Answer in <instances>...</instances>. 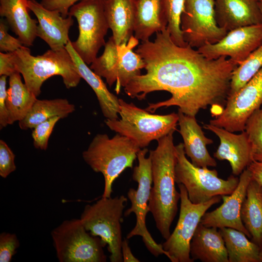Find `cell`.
<instances>
[{
	"mask_svg": "<svg viewBox=\"0 0 262 262\" xmlns=\"http://www.w3.org/2000/svg\"><path fill=\"white\" fill-rule=\"evenodd\" d=\"M145 63V74L133 78L124 87L131 98L141 100L156 91H165L170 98L149 103L145 109L154 113L172 106L196 116L209 106L220 113L227 103L231 76L238 65L226 57L210 59L189 45L174 43L167 29L156 33L154 41L142 42L135 50Z\"/></svg>",
	"mask_w": 262,
	"mask_h": 262,
	"instance_id": "1",
	"label": "cell"
},
{
	"mask_svg": "<svg viewBox=\"0 0 262 262\" xmlns=\"http://www.w3.org/2000/svg\"><path fill=\"white\" fill-rule=\"evenodd\" d=\"M172 131L157 140L154 150L149 151L151 159V187L148 209L156 227L165 240L170 236V228L176 217L180 193L175 187L176 146Z\"/></svg>",
	"mask_w": 262,
	"mask_h": 262,
	"instance_id": "2",
	"label": "cell"
},
{
	"mask_svg": "<svg viewBox=\"0 0 262 262\" xmlns=\"http://www.w3.org/2000/svg\"><path fill=\"white\" fill-rule=\"evenodd\" d=\"M17 72L23 78L24 83L36 97L41 92L43 82L54 76H60L66 88L76 87L82 78L68 51L65 48L48 50L41 55L33 56L25 46L12 52Z\"/></svg>",
	"mask_w": 262,
	"mask_h": 262,
	"instance_id": "3",
	"label": "cell"
},
{
	"mask_svg": "<svg viewBox=\"0 0 262 262\" xmlns=\"http://www.w3.org/2000/svg\"><path fill=\"white\" fill-rule=\"evenodd\" d=\"M129 138L117 133L110 138L106 134H97L82 153L85 162L104 179L102 197H110L114 181L127 168H132L141 149Z\"/></svg>",
	"mask_w": 262,
	"mask_h": 262,
	"instance_id": "4",
	"label": "cell"
},
{
	"mask_svg": "<svg viewBox=\"0 0 262 262\" xmlns=\"http://www.w3.org/2000/svg\"><path fill=\"white\" fill-rule=\"evenodd\" d=\"M120 118L106 119V125L112 131L126 136L142 149L153 140H158L176 130L178 113L164 115L151 114L145 109L119 98Z\"/></svg>",
	"mask_w": 262,
	"mask_h": 262,
	"instance_id": "5",
	"label": "cell"
},
{
	"mask_svg": "<svg viewBox=\"0 0 262 262\" xmlns=\"http://www.w3.org/2000/svg\"><path fill=\"white\" fill-rule=\"evenodd\" d=\"M127 201L128 197L124 195L101 197L95 203L86 205L80 218L88 231L108 246L111 262H123L121 223Z\"/></svg>",
	"mask_w": 262,
	"mask_h": 262,
	"instance_id": "6",
	"label": "cell"
},
{
	"mask_svg": "<svg viewBox=\"0 0 262 262\" xmlns=\"http://www.w3.org/2000/svg\"><path fill=\"white\" fill-rule=\"evenodd\" d=\"M175 147L176 183L184 186L192 202L202 203L215 196L230 195L236 189L239 181L237 177L231 175L224 180L218 177L215 169L196 166L186 157L183 143Z\"/></svg>",
	"mask_w": 262,
	"mask_h": 262,
	"instance_id": "7",
	"label": "cell"
},
{
	"mask_svg": "<svg viewBox=\"0 0 262 262\" xmlns=\"http://www.w3.org/2000/svg\"><path fill=\"white\" fill-rule=\"evenodd\" d=\"M60 262H105L107 257L101 239L92 235L80 219L63 221L51 232Z\"/></svg>",
	"mask_w": 262,
	"mask_h": 262,
	"instance_id": "8",
	"label": "cell"
},
{
	"mask_svg": "<svg viewBox=\"0 0 262 262\" xmlns=\"http://www.w3.org/2000/svg\"><path fill=\"white\" fill-rule=\"evenodd\" d=\"M68 16L78 22L79 36L72 46L87 65L97 57L100 49L105 45L104 37L110 29L104 12L103 0H82L72 6Z\"/></svg>",
	"mask_w": 262,
	"mask_h": 262,
	"instance_id": "9",
	"label": "cell"
},
{
	"mask_svg": "<svg viewBox=\"0 0 262 262\" xmlns=\"http://www.w3.org/2000/svg\"><path fill=\"white\" fill-rule=\"evenodd\" d=\"M148 149H141L137 155L138 164L133 168L132 179L138 183L136 190L130 188L127 197L131 202V207L124 212L127 216L133 213L136 218L134 228L128 234L127 239L135 236H140L148 250L155 257L164 254L167 257V252L162 245L158 244L153 239L146 226V216L149 212L148 202L152 183L151 159L146 157Z\"/></svg>",
	"mask_w": 262,
	"mask_h": 262,
	"instance_id": "10",
	"label": "cell"
},
{
	"mask_svg": "<svg viewBox=\"0 0 262 262\" xmlns=\"http://www.w3.org/2000/svg\"><path fill=\"white\" fill-rule=\"evenodd\" d=\"M180 193V210L176 226L162 244L172 262H193L190 256V243L200 220L213 205L219 203L221 196L202 203H193L189 199L184 186L178 184Z\"/></svg>",
	"mask_w": 262,
	"mask_h": 262,
	"instance_id": "11",
	"label": "cell"
},
{
	"mask_svg": "<svg viewBox=\"0 0 262 262\" xmlns=\"http://www.w3.org/2000/svg\"><path fill=\"white\" fill-rule=\"evenodd\" d=\"M180 26L184 41L197 49L218 42L228 33L217 23L214 0H185Z\"/></svg>",
	"mask_w": 262,
	"mask_h": 262,
	"instance_id": "12",
	"label": "cell"
},
{
	"mask_svg": "<svg viewBox=\"0 0 262 262\" xmlns=\"http://www.w3.org/2000/svg\"><path fill=\"white\" fill-rule=\"evenodd\" d=\"M262 105V67L238 92L228 98L211 125L234 132L245 129L247 118Z\"/></svg>",
	"mask_w": 262,
	"mask_h": 262,
	"instance_id": "13",
	"label": "cell"
},
{
	"mask_svg": "<svg viewBox=\"0 0 262 262\" xmlns=\"http://www.w3.org/2000/svg\"><path fill=\"white\" fill-rule=\"evenodd\" d=\"M262 45V24L239 28L228 32L218 42L197 50L206 58L229 57L238 66Z\"/></svg>",
	"mask_w": 262,
	"mask_h": 262,
	"instance_id": "14",
	"label": "cell"
},
{
	"mask_svg": "<svg viewBox=\"0 0 262 262\" xmlns=\"http://www.w3.org/2000/svg\"><path fill=\"white\" fill-rule=\"evenodd\" d=\"M252 180L250 171L245 169L240 174L238 184L234 191L230 195L221 196L223 203L221 206L211 212H206L200 223L207 227L234 229L251 238L242 221L241 210L247 187Z\"/></svg>",
	"mask_w": 262,
	"mask_h": 262,
	"instance_id": "15",
	"label": "cell"
},
{
	"mask_svg": "<svg viewBox=\"0 0 262 262\" xmlns=\"http://www.w3.org/2000/svg\"><path fill=\"white\" fill-rule=\"evenodd\" d=\"M204 128L214 133L219 139L220 144L214 157L219 160H227L234 176L240 175L252 162L251 147L246 132L239 134L224 128L206 124Z\"/></svg>",
	"mask_w": 262,
	"mask_h": 262,
	"instance_id": "16",
	"label": "cell"
},
{
	"mask_svg": "<svg viewBox=\"0 0 262 262\" xmlns=\"http://www.w3.org/2000/svg\"><path fill=\"white\" fill-rule=\"evenodd\" d=\"M27 5L37 19V36L52 50L65 48L69 40V30L74 23L72 17H64L58 11L48 10L35 0H28Z\"/></svg>",
	"mask_w": 262,
	"mask_h": 262,
	"instance_id": "17",
	"label": "cell"
},
{
	"mask_svg": "<svg viewBox=\"0 0 262 262\" xmlns=\"http://www.w3.org/2000/svg\"><path fill=\"white\" fill-rule=\"evenodd\" d=\"M214 10L218 25L228 32L262 24V13L256 0H214Z\"/></svg>",
	"mask_w": 262,
	"mask_h": 262,
	"instance_id": "18",
	"label": "cell"
},
{
	"mask_svg": "<svg viewBox=\"0 0 262 262\" xmlns=\"http://www.w3.org/2000/svg\"><path fill=\"white\" fill-rule=\"evenodd\" d=\"M179 132L183 140L185 154L191 163L199 167H215L217 163L209 153L207 146L213 141L207 137L197 123L196 116L185 115L178 110Z\"/></svg>",
	"mask_w": 262,
	"mask_h": 262,
	"instance_id": "19",
	"label": "cell"
},
{
	"mask_svg": "<svg viewBox=\"0 0 262 262\" xmlns=\"http://www.w3.org/2000/svg\"><path fill=\"white\" fill-rule=\"evenodd\" d=\"M104 12L116 46L133 36L138 0H103Z\"/></svg>",
	"mask_w": 262,
	"mask_h": 262,
	"instance_id": "20",
	"label": "cell"
},
{
	"mask_svg": "<svg viewBox=\"0 0 262 262\" xmlns=\"http://www.w3.org/2000/svg\"><path fill=\"white\" fill-rule=\"evenodd\" d=\"M190 256L203 262H229L223 238L217 228L198 224L190 243Z\"/></svg>",
	"mask_w": 262,
	"mask_h": 262,
	"instance_id": "21",
	"label": "cell"
},
{
	"mask_svg": "<svg viewBox=\"0 0 262 262\" xmlns=\"http://www.w3.org/2000/svg\"><path fill=\"white\" fill-rule=\"evenodd\" d=\"M66 48L70 54L82 79H83L95 92L103 116L106 119L118 118L119 98L107 88L101 77L96 74L78 55L69 39Z\"/></svg>",
	"mask_w": 262,
	"mask_h": 262,
	"instance_id": "22",
	"label": "cell"
},
{
	"mask_svg": "<svg viewBox=\"0 0 262 262\" xmlns=\"http://www.w3.org/2000/svg\"><path fill=\"white\" fill-rule=\"evenodd\" d=\"M28 0H0V16L5 17L24 46L33 45L37 37V21L28 13Z\"/></svg>",
	"mask_w": 262,
	"mask_h": 262,
	"instance_id": "23",
	"label": "cell"
},
{
	"mask_svg": "<svg viewBox=\"0 0 262 262\" xmlns=\"http://www.w3.org/2000/svg\"><path fill=\"white\" fill-rule=\"evenodd\" d=\"M167 25L162 0H138L134 27L136 39L148 41L153 33L166 29Z\"/></svg>",
	"mask_w": 262,
	"mask_h": 262,
	"instance_id": "24",
	"label": "cell"
},
{
	"mask_svg": "<svg viewBox=\"0 0 262 262\" xmlns=\"http://www.w3.org/2000/svg\"><path fill=\"white\" fill-rule=\"evenodd\" d=\"M241 218L251 240L260 247L262 244V187L253 179L247 188Z\"/></svg>",
	"mask_w": 262,
	"mask_h": 262,
	"instance_id": "25",
	"label": "cell"
},
{
	"mask_svg": "<svg viewBox=\"0 0 262 262\" xmlns=\"http://www.w3.org/2000/svg\"><path fill=\"white\" fill-rule=\"evenodd\" d=\"M75 110V106L66 98L36 99L25 118L18 122L23 130L33 129L36 125L50 118H65Z\"/></svg>",
	"mask_w": 262,
	"mask_h": 262,
	"instance_id": "26",
	"label": "cell"
},
{
	"mask_svg": "<svg viewBox=\"0 0 262 262\" xmlns=\"http://www.w3.org/2000/svg\"><path fill=\"white\" fill-rule=\"evenodd\" d=\"M7 90L6 105L10 125L23 119L37 99V97L21 81L20 74L16 72L9 76Z\"/></svg>",
	"mask_w": 262,
	"mask_h": 262,
	"instance_id": "27",
	"label": "cell"
},
{
	"mask_svg": "<svg viewBox=\"0 0 262 262\" xmlns=\"http://www.w3.org/2000/svg\"><path fill=\"white\" fill-rule=\"evenodd\" d=\"M227 250L229 262H261L260 247L243 232L230 228L219 229Z\"/></svg>",
	"mask_w": 262,
	"mask_h": 262,
	"instance_id": "28",
	"label": "cell"
},
{
	"mask_svg": "<svg viewBox=\"0 0 262 262\" xmlns=\"http://www.w3.org/2000/svg\"><path fill=\"white\" fill-rule=\"evenodd\" d=\"M139 40L133 35L127 43L117 46L119 61L115 91L120 92V87H125L135 77L141 75V70L145 67V63L140 55L132 49L136 46Z\"/></svg>",
	"mask_w": 262,
	"mask_h": 262,
	"instance_id": "29",
	"label": "cell"
},
{
	"mask_svg": "<svg viewBox=\"0 0 262 262\" xmlns=\"http://www.w3.org/2000/svg\"><path fill=\"white\" fill-rule=\"evenodd\" d=\"M119 54L113 36L104 45V50L101 56L97 57L91 64L90 68L98 75L106 79L111 87L117 81Z\"/></svg>",
	"mask_w": 262,
	"mask_h": 262,
	"instance_id": "30",
	"label": "cell"
},
{
	"mask_svg": "<svg viewBox=\"0 0 262 262\" xmlns=\"http://www.w3.org/2000/svg\"><path fill=\"white\" fill-rule=\"evenodd\" d=\"M262 67V45L253 51L233 71L229 97L238 92Z\"/></svg>",
	"mask_w": 262,
	"mask_h": 262,
	"instance_id": "31",
	"label": "cell"
},
{
	"mask_svg": "<svg viewBox=\"0 0 262 262\" xmlns=\"http://www.w3.org/2000/svg\"><path fill=\"white\" fill-rule=\"evenodd\" d=\"M185 0H162L164 15L167 22L166 29L175 44L185 47L180 29V17L184 9Z\"/></svg>",
	"mask_w": 262,
	"mask_h": 262,
	"instance_id": "32",
	"label": "cell"
},
{
	"mask_svg": "<svg viewBox=\"0 0 262 262\" xmlns=\"http://www.w3.org/2000/svg\"><path fill=\"white\" fill-rule=\"evenodd\" d=\"M244 131L251 147L252 162H262V108L255 110L247 118Z\"/></svg>",
	"mask_w": 262,
	"mask_h": 262,
	"instance_id": "33",
	"label": "cell"
},
{
	"mask_svg": "<svg viewBox=\"0 0 262 262\" xmlns=\"http://www.w3.org/2000/svg\"><path fill=\"white\" fill-rule=\"evenodd\" d=\"M60 119L59 116L53 117L38 124L33 129L32 136L34 147L43 150L47 149L49 137L55 124Z\"/></svg>",
	"mask_w": 262,
	"mask_h": 262,
	"instance_id": "34",
	"label": "cell"
},
{
	"mask_svg": "<svg viewBox=\"0 0 262 262\" xmlns=\"http://www.w3.org/2000/svg\"><path fill=\"white\" fill-rule=\"evenodd\" d=\"M20 246L15 233L3 232L0 234V262H10Z\"/></svg>",
	"mask_w": 262,
	"mask_h": 262,
	"instance_id": "35",
	"label": "cell"
},
{
	"mask_svg": "<svg viewBox=\"0 0 262 262\" xmlns=\"http://www.w3.org/2000/svg\"><path fill=\"white\" fill-rule=\"evenodd\" d=\"M15 155L7 143L0 140V176L6 178L16 169Z\"/></svg>",
	"mask_w": 262,
	"mask_h": 262,
	"instance_id": "36",
	"label": "cell"
},
{
	"mask_svg": "<svg viewBox=\"0 0 262 262\" xmlns=\"http://www.w3.org/2000/svg\"><path fill=\"white\" fill-rule=\"evenodd\" d=\"M8 27L6 22L0 20V50L2 52H12L24 45L19 38H16L8 33Z\"/></svg>",
	"mask_w": 262,
	"mask_h": 262,
	"instance_id": "37",
	"label": "cell"
},
{
	"mask_svg": "<svg viewBox=\"0 0 262 262\" xmlns=\"http://www.w3.org/2000/svg\"><path fill=\"white\" fill-rule=\"evenodd\" d=\"M7 77L5 75L0 77V128L2 129L10 125L9 115L6 105Z\"/></svg>",
	"mask_w": 262,
	"mask_h": 262,
	"instance_id": "38",
	"label": "cell"
},
{
	"mask_svg": "<svg viewBox=\"0 0 262 262\" xmlns=\"http://www.w3.org/2000/svg\"><path fill=\"white\" fill-rule=\"evenodd\" d=\"M81 0H41L40 3L48 10L58 11L62 16L66 17L68 16L70 8Z\"/></svg>",
	"mask_w": 262,
	"mask_h": 262,
	"instance_id": "39",
	"label": "cell"
},
{
	"mask_svg": "<svg viewBox=\"0 0 262 262\" xmlns=\"http://www.w3.org/2000/svg\"><path fill=\"white\" fill-rule=\"evenodd\" d=\"M17 72L13 60L12 52H0V76H10Z\"/></svg>",
	"mask_w": 262,
	"mask_h": 262,
	"instance_id": "40",
	"label": "cell"
},
{
	"mask_svg": "<svg viewBox=\"0 0 262 262\" xmlns=\"http://www.w3.org/2000/svg\"><path fill=\"white\" fill-rule=\"evenodd\" d=\"M246 168L250 171L252 179L262 187V162H252Z\"/></svg>",
	"mask_w": 262,
	"mask_h": 262,
	"instance_id": "41",
	"label": "cell"
},
{
	"mask_svg": "<svg viewBox=\"0 0 262 262\" xmlns=\"http://www.w3.org/2000/svg\"><path fill=\"white\" fill-rule=\"evenodd\" d=\"M121 253L123 262H139L132 253L131 249L129 246L128 242L124 239L121 244Z\"/></svg>",
	"mask_w": 262,
	"mask_h": 262,
	"instance_id": "42",
	"label": "cell"
},
{
	"mask_svg": "<svg viewBox=\"0 0 262 262\" xmlns=\"http://www.w3.org/2000/svg\"><path fill=\"white\" fill-rule=\"evenodd\" d=\"M259 256H260L261 262H262V244L261 246H260Z\"/></svg>",
	"mask_w": 262,
	"mask_h": 262,
	"instance_id": "43",
	"label": "cell"
},
{
	"mask_svg": "<svg viewBox=\"0 0 262 262\" xmlns=\"http://www.w3.org/2000/svg\"><path fill=\"white\" fill-rule=\"evenodd\" d=\"M259 6H260V8L261 9V12H262V3L259 2Z\"/></svg>",
	"mask_w": 262,
	"mask_h": 262,
	"instance_id": "44",
	"label": "cell"
},
{
	"mask_svg": "<svg viewBox=\"0 0 262 262\" xmlns=\"http://www.w3.org/2000/svg\"><path fill=\"white\" fill-rule=\"evenodd\" d=\"M257 0V1H258L259 2L262 3V0Z\"/></svg>",
	"mask_w": 262,
	"mask_h": 262,
	"instance_id": "45",
	"label": "cell"
},
{
	"mask_svg": "<svg viewBox=\"0 0 262 262\" xmlns=\"http://www.w3.org/2000/svg\"><path fill=\"white\" fill-rule=\"evenodd\" d=\"M261 108H262V106H261Z\"/></svg>",
	"mask_w": 262,
	"mask_h": 262,
	"instance_id": "46",
	"label": "cell"
}]
</instances>
